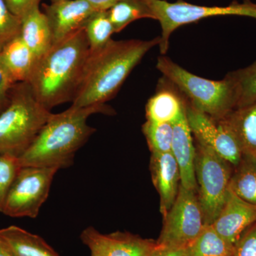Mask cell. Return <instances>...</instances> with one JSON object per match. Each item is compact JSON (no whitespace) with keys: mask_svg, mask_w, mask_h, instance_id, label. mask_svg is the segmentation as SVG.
<instances>
[{"mask_svg":"<svg viewBox=\"0 0 256 256\" xmlns=\"http://www.w3.org/2000/svg\"><path fill=\"white\" fill-rule=\"evenodd\" d=\"M159 44L160 36L150 40H111L100 50L90 52L72 106L106 104L146 53Z\"/></svg>","mask_w":256,"mask_h":256,"instance_id":"obj_1","label":"cell"},{"mask_svg":"<svg viewBox=\"0 0 256 256\" xmlns=\"http://www.w3.org/2000/svg\"><path fill=\"white\" fill-rule=\"evenodd\" d=\"M106 104L78 108L72 106L60 114H50L28 150L18 158L21 166H43L57 169L73 164L76 152L96 130L88 124L94 114H112Z\"/></svg>","mask_w":256,"mask_h":256,"instance_id":"obj_2","label":"cell"},{"mask_svg":"<svg viewBox=\"0 0 256 256\" xmlns=\"http://www.w3.org/2000/svg\"><path fill=\"white\" fill-rule=\"evenodd\" d=\"M89 54L84 28L54 44L37 60L28 82L37 101L46 110L73 101Z\"/></svg>","mask_w":256,"mask_h":256,"instance_id":"obj_3","label":"cell"},{"mask_svg":"<svg viewBox=\"0 0 256 256\" xmlns=\"http://www.w3.org/2000/svg\"><path fill=\"white\" fill-rule=\"evenodd\" d=\"M156 68L178 88L188 104L212 118L220 120L237 108L238 88L227 74L220 80L202 78L164 55L158 57Z\"/></svg>","mask_w":256,"mask_h":256,"instance_id":"obj_4","label":"cell"},{"mask_svg":"<svg viewBox=\"0 0 256 256\" xmlns=\"http://www.w3.org/2000/svg\"><path fill=\"white\" fill-rule=\"evenodd\" d=\"M52 114L37 101L28 82H16L0 114V154L20 158Z\"/></svg>","mask_w":256,"mask_h":256,"instance_id":"obj_5","label":"cell"},{"mask_svg":"<svg viewBox=\"0 0 256 256\" xmlns=\"http://www.w3.org/2000/svg\"><path fill=\"white\" fill-rule=\"evenodd\" d=\"M150 8L154 20L159 22L162 33L159 48L161 55H165L170 46V37L180 26L195 23L203 18L220 16H242L256 18V3L244 0L242 3L234 2L228 6H201L178 0L170 2L166 0H144Z\"/></svg>","mask_w":256,"mask_h":256,"instance_id":"obj_6","label":"cell"},{"mask_svg":"<svg viewBox=\"0 0 256 256\" xmlns=\"http://www.w3.org/2000/svg\"><path fill=\"white\" fill-rule=\"evenodd\" d=\"M197 196L205 224L210 225L220 214L229 191L234 166L208 146H195Z\"/></svg>","mask_w":256,"mask_h":256,"instance_id":"obj_7","label":"cell"},{"mask_svg":"<svg viewBox=\"0 0 256 256\" xmlns=\"http://www.w3.org/2000/svg\"><path fill=\"white\" fill-rule=\"evenodd\" d=\"M58 169L22 166L10 186L2 213L12 218H36Z\"/></svg>","mask_w":256,"mask_h":256,"instance_id":"obj_8","label":"cell"},{"mask_svg":"<svg viewBox=\"0 0 256 256\" xmlns=\"http://www.w3.org/2000/svg\"><path fill=\"white\" fill-rule=\"evenodd\" d=\"M162 229L156 242L166 247L186 248L204 228V218L197 192L180 184L174 204L164 217Z\"/></svg>","mask_w":256,"mask_h":256,"instance_id":"obj_9","label":"cell"},{"mask_svg":"<svg viewBox=\"0 0 256 256\" xmlns=\"http://www.w3.org/2000/svg\"><path fill=\"white\" fill-rule=\"evenodd\" d=\"M186 114L188 126L196 141L214 151L234 168L237 166L244 154L238 140L230 128L222 120H216L196 110L186 100Z\"/></svg>","mask_w":256,"mask_h":256,"instance_id":"obj_10","label":"cell"},{"mask_svg":"<svg viewBox=\"0 0 256 256\" xmlns=\"http://www.w3.org/2000/svg\"><path fill=\"white\" fill-rule=\"evenodd\" d=\"M80 239L92 254L99 256H152L156 240L128 232L101 234L94 227L84 229Z\"/></svg>","mask_w":256,"mask_h":256,"instance_id":"obj_11","label":"cell"},{"mask_svg":"<svg viewBox=\"0 0 256 256\" xmlns=\"http://www.w3.org/2000/svg\"><path fill=\"white\" fill-rule=\"evenodd\" d=\"M53 44L85 26L97 10L87 0H63L43 4Z\"/></svg>","mask_w":256,"mask_h":256,"instance_id":"obj_12","label":"cell"},{"mask_svg":"<svg viewBox=\"0 0 256 256\" xmlns=\"http://www.w3.org/2000/svg\"><path fill=\"white\" fill-rule=\"evenodd\" d=\"M256 223V205L248 203L229 190L223 208L210 224L224 239L235 245L244 232Z\"/></svg>","mask_w":256,"mask_h":256,"instance_id":"obj_13","label":"cell"},{"mask_svg":"<svg viewBox=\"0 0 256 256\" xmlns=\"http://www.w3.org/2000/svg\"><path fill=\"white\" fill-rule=\"evenodd\" d=\"M152 180L160 195V210L163 218L174 204L181 184L178 162L171 152L152 153Z\"/></svg>","mask_w":256,"mask_h":256,"instance_id":"obj_14","label":"cell"},{"mask_svg":"<svg viewBox=\"0 0 256 256\" xmlns=\"http://www.w3.org/2000/svg\"><path fill=\"white\" fill-rule=\"evenodd\" d=\"M173 124L171 152L178 162L181 174V185L197 192L195 176V146L186 111Z\"/></svg>","mask_w":256,"mask_h":256,"instance_id":"obj_15","label":"cell"},{"mask_svg":"<svg viewBox=\"0 0 256 256\" xmlns=\"http://www.w3.org/2000/svg\"><path fill=\"white\" fill-rule=\"evenodd\" d=\"M164 78V77H163ZM146 120L173 124L186 111V100L178 88L166 78L146 105Z\"/></svg>","mask_w":256,"mask_h":256,"instance_id":"obj_16","label":"cell"},{"mask_svg":"<svg viewBox=\"0 0 256 256\" xmlns=\"http://www.w3.org/2000/svg\"><path fill=\"white\" fill-rule=\"evenodd\" d=\"M0 58L16 84L28 82L38 60L21 34L5 44L0 50Z\"/></svg>","mask_w":256,"mask_h":256,"instance_id":"obj_17","label":"cell"},{"mask_svg":"<svg viewBox=\"0 0 256 256\" xmlns=\"http://www.w3.org/2000/svg\"><path fill=\"white\" fill-rule=\"evenodd\" d=\"M21 36L38 58L53 46V37L46 14L40 6L34 8L22 18Z\"/></svg>","mask_w":256,"mask_h":256,"instance_id":"obj_18","label":"cell"},{"mask_svg":"<svg viewBox=\"0 0 256 256\" xmlns=\"http://www.w3.org/2000/svg\"><path fill=\"white\" fill-rule=\"evenodd\" d=\"M222 120L235 134L242 154L256 160V100L235 109Z\"/></svg>","mask_w":256,"mask_h":256,"instance_id":"obj_19","label":"cell"},{"mask_svg":"<svg viewBox=\"0 0 256 256\" xmlns=\"http://www.w3.org/2000/svg\"><path fill=\"white\" fill-rule=\"evenodd\" d=\"M0 237L14 256H60L40 236L16 226L0 229Z\"/></svg>","mask_w":256,"mask_h":256,"instance_id":"obj_20","label":"cell"},{"mask_svg":"<svg viewBox=\"0 0 256 256\" xmlns=\"http://www.w3.org/2000/svg\"><path fill=\"white\" fill-rule=\"evenodd\" d=\"M229 190L248 203L256 205V160L244 154L234 168Z\"/></svg>","mask_w":256,"mask_h":256,"instance_id":"obj_21","label":"cell"},{"mask_svg":"<svg viewBox=\"0 0 256 256\" xmlns=\"http://www.w3.org/2000/svg\"><path fill=\"white\" fill-rule=\"evenodd\" d=\"M188 256H233L234 245L206 224L200 235L186 247Z\"/></svg>","mask_w":256,"mask_h":256,"instance_id":"obj_22","label":"cell"},{"mask_svg":"<svg viewBox=\"0 0 256 256\" xmlns=\"http://www.w3.org/2000/svg\"><path fill=\"white\" fill-rule=\"evenodd\" d=\"M114 33H119L130 24L148 18L154 20V14L144 0H121L107 10Z\"/></svg>","mask_w":256,"mask_h":256,"instance_id":"obj_23","label":"cell"},{"mask_svg":"<svg viewBox=\"0 0 256 256\" xmlns=\"http://www.w3.org/2000/svg\"><path fill=\"white\" fill-rule=\"evenodd\" d=\"M90 52H96L105 46L110 41L114 30L107 10L96 11L84 26Z\"/></svg>","mask_w":256,"mask_h":256,"instance_id":"obj_24","label":"cell"},{"mask_svg":"<svg viewBox=\"0 0 256 256\" xmlns=\"http://www.w3.org/2000/svg\"><path fill=\"white\" fill-rule=\"evenodd\" d=\"M142 132L152 153L170 152L173 138V124L146 120Z\"/></svg>","mask_w":256,"mask_h":256,"instance_id":"obj_25","label":"cell"},{"mask_svg":"<svg viewBox=\"0 0 256 256\" xmlns=\"http://www.w3.org/2000/svg\"><path fill=\"white\" fill-rule=\"evenodd\" d=\"M237 86L238 102L237 108L250 105L256 100V60L246 68L227 74Z\"/></svg>","mask_w":256,"mask_h":256,"instance_id":"obj_26","label":"cell"},{"mask_svg":"<svg viewBox=\"0 0 256 256\" xmlns=\"http://www.w3.org/2000/svg\"><path fill=\"white\" fill-rule=\"evenodd\" d=\"M21 168L18 158L0 154V212H2L10 186Z\"/></svg>","mask_w":256,"mask_h":256,"instance_id":"obj_27","label":"cell"},{"mask_svg":"<svg viewBox=\"0 0 256 256\" xmlns=\"http://www.w3.org/2000/svg\"><path fill=\"white\" fill-rule=\"evenodd\" d=\"M22 20L10 12L4 0H0V48L21 34Z\"/></svg>","mask_w":256,"mask_h":256,"instance_id":"obj_28","label":"cell"},{"mask_svg":"<svg viewBox=\"0 0 256 256\" xmlns=\"http://www.w3.org/2000/svg\"><path fill=\"white\" fill-rule=\"evenodd\" d=\"M233 256H256V223L249 227L234 245Z\"/></svg>","mask_w":256,"mask_h":256,"instance_id":"obj_29","label":"cell"},{"mask_svg":"<svg viewBox=\"0 0 256 256\" xmlns=\"http://www.w3.org/2000/svg\"><path fill=\"white\" fill-rule=\"evenodd\" d=\"M15 84L0 58V114L10 105Z\"/></svg>","mask_w":256,"mask_h":256,"instance_id":"obj_30","label":"cell"},{"mask_svg":"<svg viewBox=\"0 0 256 256\" xmlns=\"http://www.w3.org/2000/svg\"><path fill=\"white\" fill-rule=\"evenodd\" d=\"M5 4L12 14L22 20L28 13L40 6L41 0H4Z\"/></svg>","mask_w":256,"mask_h":256,"instance_id":"obj_31","label":"cell"},{"mask_svg":"<svg viewBox=\"0 0 256 256\" xmlns=\"http://www.w3.org/2000/svg\"><path fill=\"white\" fill-rule=\"evenodd\" d=\"M152 256H188L186 248L166 247L158 244Z\"/></svg>","mask_w":256,"mask_h":256,"instance_id":"obj_32","label":"cell"},{"mask_svg":"<svg viewBox=\"0 0 256 256\" xmlns=\"http://www.w3.org/2000/svg\"><path fill=\"white\" fill-rule=\"evenodd\" d=\"M97 11L108 10L121 0H87Z\"/></svg>","mask_w":256,"mask_h":256,"instance_id":"obj_33","label":"cell"},{"mask_svg":"<svg viewBox=\"0 0 256 256\" xmlns=\"http://www.w3.org/2000/svg\"><path fill=\"white\" fill-rule=\"evenodd\" d=\"M0 256H14L8 244L0 237Z\"/></svg>","mask_w":256,"mask_h":256,"instance_id":"obj_34","label":"cell"},{"mask_svg":"<svg viewBox=\"0 0 256 256\" xmlns=\"http://www.w3.org/2000/svg\"><path fill=\"white\" fill-rule=\"evenodd\" d=\"M63 1V0H50L52 2H56Z\"/></svg>","mask_w":256,"mask_h":256,"instance_id":"obj_35","label":"cell"},{"mask_svg":"<svg viewBox=\"0 0 256 256\" xmlns=\"http://www.w3.org/2000/svg\"><path fill=\"white\" fill-rule=\"evenodd\" d=\"M92 256H99L96 255V254H92Z\"/></svg>","mask_w":256,"mask_h":256,"instance_id":"obj_36","label":"cell"}]
</instances>
